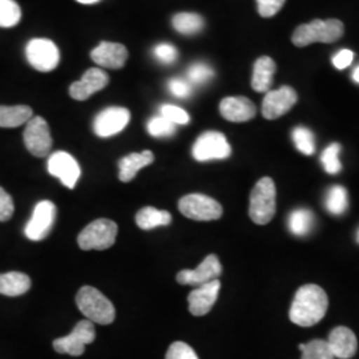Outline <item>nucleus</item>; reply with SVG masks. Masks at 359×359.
I'll return each instance as SVG.
<instances>
[{
  "label": "nucleus",
  "mask_w": 359,
  "mask_h": 359,
  "mask_svg": "<svg viewBox=\"0 0 359 359\" xmlns=\"http://www.w3.org/2000/svg\"><path fill=\"white\" fill-rule=\"evenodd\" d=\"M298 100L297 92L289 86L266 92L262 102V115L268 120H276L287 114Z\"/></svg>",
  "instance_id": "obj_13"
},
{
  "label": "nucleus",
  "mask_w": 359,
  "mask_h": 359,
  "mask_svg": "<svg viewBox=\"0 0 359 359\" xmlns=\"http://www.w3.org/2000/svg\"><path fill=\"white\" fill-rule=\"evenodd\" d=\"M148 132L154 137H170L176 133V126L163 116H156L148 121Z\"/></svg>",
  "instance_id": "obj_33"
},
{
  "label": "nucleus",
  "mask_w": 359,
  "mask_h": 359,
  "mask_svg": "<svg viewBox=\"0 0 359 359\" xmlns=\"http://www.w3.org/2000/svg\"><path fill=\"white\" fill-rule=\"evenodd\" d=\"M47 168L50 175L60 180L63 185L69 189L75 188L77 180L80 179V175H81V170L75 157L62 151L55 152L50 156Z\"/></svg>",
  "instance_id": "obj_14"
},
{
  "label": "nucleus",
  "mask_w": 359,
  "mask_h": 359,
  "mask_svg": "<svg viewBox=\"0 0 359 359\" xmlns=\"http://www.w3.org/2000/svg\"><path fill=\"white\" fill-rule=\"evenodd\" d=\"M172 222V216L167 210H158L154 206H145L136 215V224L144 231H151L157 226H167Z\"/></svg>",
  "instance_id": "obj_25"
},
{
  "label": "nucleus",
  "mask_w": 359,
  "mask_h": 359,
  "mask_svg": "<svg viewBox=\"0 0 359 359\" xmlns=\"http://www.w3.org/2000/svg\"><path fill=\"white\" fill-rule=\"evenodd\" d=\"M32 118V109L28 105H0V127L16 128Z\"/></svg>",
  "instance_id": "obj_24"
},
{
  "label": "nucleus",
  "mask_w": 359,
  "mask_h": 359,
  "mask_svg": "<svg viewBox=\"0 0 359 359\" xmlns=\"http://www.w3.org/2000/svg\"><path fill=\"white\" fill-rule=\"evenodd\" d=\"M215 75L213 69L210 65H205V63H194L188 68L187 72V77L189 84H196V86H201L208 83L212 77Z\"/></svg>",
  "instance_id": "obj_34"
},
{
  "label": "nucleus",
  "mask_w": 359,
  "mask_h": 359,
  "mask_svg": "<svg viewBox=\"0 0 359 359\" xmlns=\"http://www.w3.org/2000/svg\"><path fill=\"white\" fill-rule=\"evenodd\" d=\"M172 26L182 35H196L203 31L205 22L204 18L198 13H180L173 16Z\"/></svg>",
  "instance_id": "obj_26"
},
{
  "label": "nucleus",
  "mask_w": 359,
  "mask_h": 359,
  "mask_svg": "<svg viewBox=\"0 0 359 359\" xmlns=\"http://www.w3.org/2000/svg\"><path fill=\"white\" fill-rule=\"evenodd\" d=\"M168 88L173 96H176L179 99L189 97L191 93H192V86L189 84V81L184 80V79H180V77L170 79L169 83H168Z\"/></svg>",
  "instance_id": "obj_38"
},
{
  "label": "nucleus",
  "mask_w": 359,
  "mask_h": 359,
  "mask_svg": "<svg viewBox=\"0 0 359 359\" xmlns=\"http://www.w3.org/2000/svg\"><path fill=\"white\" fill-rule=\"evenodd\" d=\"M286 0H257L258 13L262 18H273L281 11Z\"/></svg>",
  "instance_id": "obj_39"
},
{
  "label": "nucleus",
  "mask_w": 359,
  "mask_h": 359,
  "mask_svg": "<svg viewBox=\"0 0 359 359\" xmlns=\"http://www.w3.org/2000/svg\"><path fill=\"white\" fill-rule=\"evenodd\" d=\"M221 283L218 280L210 281L197 286L188 295V304H189V311L196 317H201L208 314L212 308L215 306L217 301L218 293H219Z\"/></svg>",
  "instance_id": "obj_18"
},
{
  "label": "nucleus",
  "mask_w": 359,
  "mask_h": 359,
  "mask_svg": "<svg viewBox=\"0 0 359 359\" xmlns=\"http://www.w3.org/2000/svg\"><path fill=\"white\" fill-rule=\"evenodd\" d=\"M76 1L81 4H95V3H99L100 0H76Z\"/></svg>",
  "instance_id": "obj_42"
},
{
  "label": "nucleus",
  "mask_w": 359,
  "mask_h": 359,
  "mask_svg": "<svg viewBox=\"0 0 359 359\" xmlns=\"http://www.w3.org/2000/svg\"><path fill=\"white\" fill-rule=\"evenodd\" d=\"M293 142L297 147V149L301 154H314L316 151V140H314V135L310 129L305 128V127H297L293 129Z\"/></svg>",
  "instance_id": "obj_30"
},
{
  "label": "nucleus",
  "mask_w": 359,
  "mask_h": 359,
  "mask_svg": "<svg viewBox=\"0 0 359 359\" xmlns=\"http://www.w3.org/2000/svg\"><path fill=\"white\" fill-rule=\"evenodd\" d=\"M15 205H13V197L6 192L1 187H0V221H8L13 217Z\"/></svg>",
  "instance_id": "obj_40"
},
{
  "label": "nucleus",
  "mask_w": 359,
  "mask_h": 359,
  "mask_svg": "<svg viewBox=\"0 0 359 359\" xmlns=\"http://www.w3.org/2000/svg\"><path fill=\"white\" fill-rule=\"evenodd\" d=\"M160 114L175 126H187L191 121V116L177 105L164 104L160 108Z\"/></svg>",
  "instance_id": "obj_35"
},
{
  "label": "nucleus",
  "mask_w": 359,
  "mask_h": 359,
  "mask_svg": "<svg viewBox=\"0 0 359 359\" xmlns=\"http://www.w3.org/2000/svg\"><path fill=\"white\" fill-rule=\"evenodd\" d=\"M179 209L182 216L196 221H213L222 216V206L215 198L192 193L180 200Z\"/></svg>",
  "instance_id": "obj_6"
},
{
  "label": "nucleus",
  "mask_w": 359,
  "mask_h": 359,
  "mask_svg": "<svg viewBox=\"0 0 359 359\" xmlns=\"http://www.w3.org/2000/svg\"><path fill=\"white\" fill-rule=\"evenodd\" d=\"M31 287L29 277L20 271L0 274V294L18 297L25 294Z\"/></svg>",
  "instance_id": "obj_23"
},
{
  "label": "nucleus",
  "mask_w": 359,
  "mask_h": 359,
  "mask_svg": "<svg viewBox=\"0 0 359 359\" xmlns=\"http://www.w3.org/2000/svg\"><path fill=\"white\" fill-rule=\"evenodd\" d=\"M56 219V206L51 201H40L36 204L32 217L27 222L26 237L31 241L44 240L52 231Z\"/></svg>",
  "instance_id": "obj_11"
},
{
  "label": "nucleus",
  "mask_w": 359,
  "mask_h": 359,
  "mask_svg": "<svg viewBox=\"0 0 359 359\" xmlns=\"http://www.w3.org/2000/svg\"><path fill=\"white\" fill-rule=\"evenodd\" d=\"M304 348H305V344H301V345H299V350L304 351Z\"/></svg>",
  "instance_id": "obj_44"
},
{
  "label": "nucleus",
  "mask_w": 359,
  "mask_h": 359,
  "mask_svg": "<svg viewBox=\"0 0 359 359\" xmlns=\"http://www.w3.org/2000/svg\"><path fill=\"white\" fill-rule=\"evenodd\" d=\"M154 57L163 65H172L177 60L179 51L175 46L169 43H160L154 48Z\"/></svg>",
  "instance_id": "obj_36"
},
{
  "label": "nucleus",
  "mask_w": 359,
  "mask_h": 359,
  "mask_svg": "<svg viewBox=\"0 0 359 359\" xmlns=\"http://www.w3.org/2000/svg\"><path fill=\"white\" fill-rule=\"evenodd\" d=\"M339 154H341V145L338 142L330 144L321 156V163L323 169L330 173V175H337L341 172L342 164L339 161Z\"/></svg>",
  "instance_id": "obj_31"
},
{
  "label": "nucleus",
  "mask_w": 359,
  "mask_h": 359,
  "mask_svg": "<svg viewBox=\"0 0 359 359\" xmlns=\"http://www.w3.org/2000/svg\"><path fill=\"white\" fill-rule=\"evenodd\" d=\"M357 243L359 244V229L357 231Z\"/></svg>",
  "instance_id": "obj_45"
},
{
  "label": "nucleus",
  "mask_w": 359,
  "mask_h": 359,
  "mask_svg": "<svg viewBox=\"0 0 359 359\" xmlns=\"http://www.w3.org/2000/svg\"><path fill=\"white\" fill-rule=\"evenodd\" d=\"M325 206L329 213L334 216H341L346 212L348 206V197L347 191L341 185H334L327 193L325 198Z\"/></svg>",
  "instance_id": "obj_28"
},
{
  "label": "nucleus",
  "mask_w": 359,
  "mask_h": 359,
  "mask_svg": "<svg viewBox=\"0 0 359 359\" xmlns=\"http://www.w3.org/2000/svg\"><path fill=\"white\" fill-rule=\"evenodd\" d=\"M329 347L334 357L339 359L353 358L357 353V337L348 327L338 326L329 334Z\"/></svg>",
  "instance_id": "obj_20"
},
{
  "label": "nucleus",
  "mask_w": 359,
  "mask_h": 359,
  "mask_svg": "<svg viewBox=\"0 0 359 359\" xmlns=\"http://www.w3.org/2000/svg\"><path fill=\"white\" fill-rule=\"evenodd\" d=\"M109 83V76L104 72L102 68H90L86 71L83 77L72 83L69 87V95L72 99L84 102L99 90H104Z\"/></svg>",
  "instance_id": "obj_16"
},
{
  "label": "nucleus",
  "mask_w": 359,
  "mask_h": 359,
  "mask_svg": "<svg viewBox=\"0 0 359 359\" xmlns=\"http://www.w3.org/2000/svg\"><path fill=\"white\" fill-rule=\"evenodd\" d=\"M117 225L114 221L100 218L80 231L77 244L83 250H105L115 244Z\"/></svg>",
  "instance_id": "obj_5"
},
{
  "label": "nucleus",
  "mask_w": 359,
  "mask_h": 359,
  "mask_svg": "<svg viewBox=\"0 0 359 359\" xmlns=\"http://www.w3.org/2000/svg\"><path fill=\"white\" fill-rule=\"evenodd\" d=\"M276 215V185L270 177L258 180L250 193L249 216L257 225H266Z\"/></svg>",
  "instance_id": "obj_4"
},
{
  "label": "nucleus",
  "mask_w": 359,
  "mask_h": 359,
  "mask_svg": "<svg viewBox=\"0 0 359 359\" xmlns=\"http://www.w3.org/2000/svg\"><path fill=\"white\" fill-rule=\"evenodd\" d=\"M276 74V63L269 56H262L257 59L253 68L252 88L256 92H269L273 76Z\"/></svg>",
  "instance_id": "obj_22"
},
{
  "label": "nucleus",
  "mask_w": 359,
  "mask_h": 359,
  "mask_svg": "<svg viewBox=\"0 0 359 359\" xmlns=\"http://www.w3.org/2000/svg\"><path fill=\"white\" fill-rule=\"evenodd\" d=\"M28 63L40 72H51L60 62L57 46L50 39H32L26 47Z\"/></svg>",
  "instance_id": "obj_9"
},
{
  "label": "nucleus",
  "mask_w": 359,
  "mask_h": 359,
  "mask_svg": "<svg viewBox=\"0 0 359 359\" xmlns=\"http://www.w3.org/2000/svg\"><path fill=\"white\" fill-rule=\"evenodd\" d=\"M345 27L338 19H316L308 25L297 27L292 41L295 47H308L313 43H334L344 36Z\"/></svg>",
  "instance_id": "obj_2"
},
{
  "label": "nucleus",
  "mask_w": 359,
  "mask_h": 359,
  "mask_svg": "<svg viewBox=\"0 0 359 359\" xmlns=\"http://www.w3.org/2000/svg\"><path fill=\"white\" fill-rule=\"evenodd\" d=\"M219 114L231 123H245L255 118L257 114L256 105L244 96L225 97L219 103Z\"/></svg>",
  "instance_id": "obj_19"
},
{
  "label": "nucleus",
  "mask_w": 359,
  "mask_h": 359,
  "mask_svg": "<svg viewBox=\"0 0 359 359\" xmlns=\"http://www.w3.org/2000/svg\"><path fill=\"white\" fill-rule=\"evenodd\" d=\"M90 59L100 67L120 69L128 59V50L126 46L112 41H102L93 51L90 52Z\"/></svg>",
  "instance_id": "obj_17"
},
{
  "label": "nucleus",
  "mask_w": 359,
  "mask_h": 359,
  "mask_svg": "<svg viewBox=\"0 0 359 359\" xmlns=\"http://www.w3.org/2000/svg\"><path fill=\"white\" fill-rule=\"evenodd\" d=\"M154 161V154L151 151L128 154L118 161V179L121 182H129L142 168L151 165Z\"/></svg>",
  "instance_id": "obj_21"
},
{
  "label": "nucleus",
  "mask_w": 359,
  "mask_h": 359,
  "mask_svg": "<svg viewBox=\"0 0 359 359\" xmlns=\"http://www.w3.org/2000/svg\"><path fill=\"white\" fill-rule=\"evenodd\" d=\"M354 59V53L350 50H342L338 52L337 55H334L333 65L337 69H345L348 65L353 63Z\"/></svg>",
  "instance_id": "obj_41"
},
{
  "label": "nucleus",
  "mask_w": 359,
  "mask_h": 359,
  "mask_svg": "<svg viewBox=\"0 0 359 359\" xmlns=\"http://www.w3.org/2000/svg\"><path fill=\"white\" fill-rule=\"evenodd\" d=\"M165 359H198L196 351L185 342H173L168 348Z\"/></svg>",
  "instance_id": "obj_37"
},
{
  "label": "nucleus",
  "mask_w": 359,
  "mask_h": 359,
  "mask_svg": "<svg viewBox=\"0 0 359 359\" xmlns=\"http://www.w3.org/2000/svg\"><path fill=\"white\" fill-rule=\"evenodd\" d=\"M192 154L197 161L201 163L210 160H225L231 156V148L225 135L216 130H209L196 140Z\"/></svg>",
  "instance_id": "obj_8"
},
{
  "label": "nucleus",
  "mask_w": 359,
  "mask_h": 359,
  "mask_svg": "<svg viewBox=\"0 0 359 359\" xmlns=\"http://www.w3.org/2000/svg\"><path fill=\"white\" fill-rule=\"evenodd\" d=\"M353 79H354V81L359 83V67L355 68V71H354V74H353Z\"/></svg>",
  "instance_id": "obj_43"
},
{
  "label": "nucleus",
  "mask_w": 359,
  "mask_h": 359,
  "mask_svg": "<svg viewBox=\"0 0 359 359\" xmlns=\"http://www.w3.org/2000/svg\"><path fill=\"white\" fill-rule=\"evenodd\" d=\"M327 308L329 299L321 286L305 285L295 293L289 317L295 325L310 327L321 321Z\"/></svg>",
  "instance_id": "obj_1"
},
{
  "label": "nucleus",
  "mask_w": 359,
  "mask_h": 359,
  "mask_svg": "<svg viewBox=\"0 0 359 359\" xmlns=\"http://www.w3.org/2000/svg\"><path fill=\"white\" fill-rule=\"evenodd\" d=\"M130 114L123 107H109L96 116L93 121V130L99 137H111L120 133L128 126Z\"/></svg>",
  "instance_id": "obj_12"
},
{
  "label": "nucleus",
  "mask_w": 359,
  "mask_h": 359,
  "mask_svg": "<svg viewBox=\"0 0 359 359\" xmlns=\"http://www.w3.org/2000/svg\"><path fill=\"white\" fill-rule=\"evenodd\" d=\"M287 226L290 231L298 237L308 236L314 226V216L305 208L295 209L287 218Z\"/></svg>",
  "instance_id": "obj_27"
},
{
  "label": "nucleus",
  "mask_w": 359,
  "mask_h": 359,
  "mask_svg": "<svg viewBox=\"0 0 359 359\" xmlns=\"http://www.w3.org/2000/svg\"><path fill=\"white\" fill-rule=\"evenodd\" d=\"M96 338L95 325L90 320L77 322L72 333L53 341V348L59 354H69L72 357L83 355L86 346Z\"/></svg>",
  "instance_id": "obj_7"
},
{
  "label": "nucleus",
  "mask_w": 359,
  "mask_h": 359,
  "mask_svg": "<svg viewBox=\"0 0 359 359\" xmlns=\"http://www.w3.org/2000/svg\"><path fill=\"white\" fill-rule=\"evenodd\" d=\"M335 357L329 347L327 341L323 339H314L309 344H305V348L302 351L301 359H334Z\"/></svg>",
  "instance_id": "obj_32"
},
{
  "label": "nucleus",
  "mask_w": 359,
  "mask_h": 359,
  "mask_svg": "<svg viewBox=\"0 0 359 359\" xmlns=\"http://www.w3.org/2000/svg\"><path fill=\"white\" fill-rule=\"evenodd\" d=\"M22 10L15 0H0V27L11 28L19 25Z\"/></svg>",
  "instance_id": "obj_29"
},
{
  "label": "nucleus",
  "mask_w": 359,
  "mask_h": 359,
  "mask_svg": "<svg viewBox=\"0 0 359 359\" xmlns=\"http://www.w3.org/2000/svg\"><path fill=\"white\" fill-rule=\"evenodd\" d=\"M23 139L29 154L36 157H46L51 151L52 137L50 127L47 121L40 116L32 117L27 123Z\"/></svg>",
  "instance_id": "obj_10"
},
{
  "label": "nucleus",
  "mask_w": 359,
  "mask_h": 359,
  "mask_svg": "<svg viewBox=\"0 0 359 359\" xmlns=\"http://www.w3.org/2000/svg\"><path fill=\"white\" fill-rule=\"evenodd\" d=\"M79 310L93 323L109 325L115 321V306L112 302L92 286H83L76 295Z\"/></svg>",
  "instance_id": "obj_3"
},
{
  "label": "nucleus",
  "mask_w": 359,
  "mask_h": 359,
  "mask_svg": "<svg viewBox=\"0 0 359 359\" xmlns=\"http://www.w3.org/2000/svg\"><path fill=\"white\" fill-rule=\"evenodd\" d=\"M222 273V266L218 261L217 256L210 255L193 270H181L177 274V283L181 285H194L200 286L204 283L218 280Z\"/></svg>",
  "instance_id": "obj_15"
}]
</instances>
